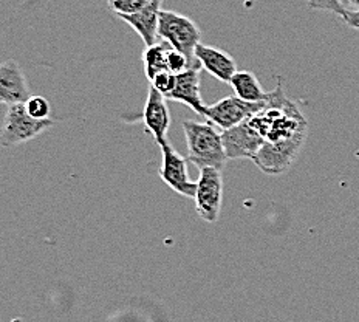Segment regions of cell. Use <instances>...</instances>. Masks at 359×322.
<instances>
[{"label": "cell", "mask_w": 359, "mask_h": 322, "mask_svg": "<svg viewBox=\"0 0 359 322\" xmlns=\"http://www.w3.org/2000/svg\"><path fill=\"white\" fill-rule=\"evenodd\" d=\"M200 81H201V65L191 67L182 74H177V84L166 100L183 102L191 107L196 114L203 116L206 110V104L203 102L200 93Z\"/></svg>", "instance_id": "7c38bea8"}, {"label": "cell", "mask_w": 359, "mask_h": 322, "mask_svg": "<svg viewBox=\"0 0 359 322\" xmlns=\"http://www.w3.org/2000/svg\"><path fill=\"white\" fill-rule=\"evenodd\" d=\"M342 20H344V24H346L347 27L353 28V29H359V11L344 13Z\"/></svg>", "instance_id": "ffe728a7"}, {"label": "cell", "mask_w": 359, "mask_h": 322, "mask_svg": "<svg viewBox=\"0 0 359 322\" xmlns=\"http://www.w3.org/2000/svg\"><path fill=\"white\" fill-rule=\"evenodd\" d=\"M158 33L160 39L169 42L174 48L183 51L192 61H197L196 48L198 43H201V32L192 19L175 11L161 10Z\"/></svg>", "instance_id": "277c9868"}, {"label": "cell", "mask_w": 359, "mask_h": 322, "mask_svg": "<svg viewBox=\"0 0 359 322\" xmlns=\"http://www.w3.org/2000/svg\"><path fill=\"white\" fill-rule=\"evenodd\" d=\"M152 0H107L109 8L114 11L115 16L119 14H135L144 10Z\"/></svg>", "instance_id": "2e32d148"}, {"label": "cell", "mask_w": 359, "mask_h": 322, "mask_svg": "<svg viewBox=\"0 0 359 322\" xmlns=\"http://www.w3.org/2000/svg\"><path fill=\"white\" fill-rule=\"evenodd\" d=\"M229 84L234 90V95L243 101L264 102L269 96V92H265L256 74L250 70H238Z\"/></svg>", "instance_id": "5bb4252c"}, {"label": "cell", "mask_w": 359, "mask_h": 322, "mask_svg": "<svg viewBox=\"0 0 359 322\" xmlns=\"http://www.w3.org/2000/svg\"><path fill=\"white\" fill-rule=\"evenodd\" d=\"M341 4L342 10L346 13H355L359 11V0H338Z\"/></svg>", "instance_id": "44dd1931"}, {"label": "cell", "mask_w": 359, "mask_h": 322, "mask_svg": "<svg viewBox=\"0 0 359 322\" xmlns=\"http://www.w3.org/2000/svg\"><path fill=\"white\" fill-rule=\"evenodd\" d=\"M143 119L146 124V129L152 133L155 143L160 147L168 143V132L170 127V112L168 107L166 96H163L160 92L149 86L147 100L144 104V109L141 112L140 116H135L133 119Z\"/></svg>", "instance_id": "ba28073f"}, {"label": "cell", "mask_w": 359, "mask_h": 322, "mask_svg": "<svg viewBox=\"0 0 359 322\" xmlns=\"http://www.w3.org/2000/svg\"><path fill=\"white\" fill-rule=\"evenodd\" d=\"M172 45L166 41L160 39L155 45L146 47L143 53V64L146 78L151 81L156 73L168 70V51Z\"/></svg>", "instance_id": "9a60e30c"}, {"label": "cell", "mask_w": 359, "mask_h": 322, "mask_svg": "<svg viewBox=\"0 0 359 322\" xmlns=\"http://www.w3.org/2000/svg\"><path fill=\"white\" fill-rule=\"evenodd\" d=\"M55 119H37L28 114L25 104H13L6 106L2 126V140L4 147L24 145L29 140H34L47 132L55 126Z\"/></svg>", "instance_id": "3957f363"}, {"label": "cell", "mask_w": 359, "mask_h": 322, "mask_svg": "<svg viewBox=\"0 0 359 322\" xmlns=\"http://www.w3.org/2000/svg\"><path fill=\"white\" fill-rule=\"evenodd\" d=\"M223 143L229 160H254V156L257 155L262 145H264V140L246 119L245 123L238 124L234 129L223 132Z\"/></svg>", "instance_id": "9c48e42d"}, {"label": "cell", "mask_w": 359, "mask_h": 322, "mask_svg": "<svg viewBox=\"0 0 359 322\" xmlns=\"http://www.w3.org/2000/svg\"><path fill=\"white\" fill-rule=\"evenodd\" d=\"M196 59L208 73L222 82H231L234 74L238 72L236 59L226 51L220 48L209 47L205 43H198L196 48Z\"/></svg>", "instance_id": "4fadbf2b"}, {"label": "cell", "mask_w": 359, "mask_h": 322, "mask_svg": "<svg viewBox=\"0 0 359 322\" xmlns=\"http://www.w3.org/2000/svg\"><path fill=\"white\" fill-rule=\"evenodd\" d=\"M183 132L188 143V160L198 169L214 168L223 170L229 160L223 143V132L209 121H183Z\"/></svg>", "instance_id": "7a4b0ae2"}, {"label": "cell", "mask_w": 359, "mask_h": 322, "mask_svg": "<svg viewBox=\"0 0 359 322\" xmlns=\"http://www.w3.org/2000/svg\"><path fill=\"white\" fill-rule=\"evenodd\" d=\"M32 93L24 72L16 61H5L0 67V101L4 106L25 104Z\"/></svg>", "instance_id": "30bf717a"}, {"label": "cell", "mask_w": 359, "mask_h": 322, "mask_svg": "<svg viewBox=\"0 0 359 322\" xmlns=\"http://www.w3.org/2000/svg\"><path fill=\"white\" fill-rule=\"evenodd\" d=\"M223 196L222 170L214 168L200 169L196 191V209L200 219L208 223H215L220 217Z\"/></svg>", "instance_id": "8992f818"}, {"label": "cell", "mask_w": 359, "mask_h": 322, "mask_svg": "<svg viewBox=\"0 0 359 322\" xmlns=\"http://www.w3.org/2000/svg\"><path fill=\"white\" fill-rule=\"evenodd\" d=\"M25 107L28 114L37 118V119H48L51 114L50 102L43 98V96H33L25 102Z\"/></svg>", "instance_id": "ac0fdd59"}, {"label": "cell", "mask_w": 359, "mask_h": 322, "mask_svg": "<svg viewBox=\"0 0 359 322\" xmlns=\"http://www.w3.org/2000/svg\"><path fill=\"white\" fill-rule=\"evenodd\" d=\"M266 101L264 102H248L238 98V96H226L220 101H217L211 106H206L205 118L209 123L219 127L222 132L234 129L238 124L245 123L246 119L252 118L264 109Z\"/></svg>", "instance_id": "5b68a950"}, {"label": "cell", "mask_w": 359, "mask_h": 322, "mask_svg": "<svg viewBox=\"0 0 359 322\" xmlns=\"http://www.w3.org/2000/svg\"><path fill=\"white\" fill-rule=\"evenodd\" d=\"M151 82V86L156 90V92H160L163 96H168L174 92L175 84H177V74L170 73L169 70H164L156 73L155 76L149 81Z\"/></svg>", "instance_id": "e0dca14e"}, {"label": "cell", "mask_w": 359, "mask_h": 322, "mask_svg": "<svg viewBox=\"0 0 359 322\" xmlns=\"http://www.w3.org/2000/svg\"><path fill=\"white\" fill-rule=\"evenodd\" d=\"M161 168H160V178L166 183L172 191L183 197L194 199L197 191V182H192L188 174V161L184 156L177 152L174 147L169 145L161 146Z\"/></svg>", "instance_id": "52a82bcc"}, {"label": "cell", "mask_w": 359, "mask_h": 322, "mask_svg": "<svg viewBox=\"0 0 359 322\" xmlns=\"http://www.w3.org/2000/svg\"><path fill=\"white\" fill-rule=\"evenodd\" d=\"M309 8L316 10V11H328V13H334L338 16H344V11L341 4L338 0H309Z\"/></svg>", "instance_id": "d6986e66"}, {"label": "cell", "mask_w": 359, "mask_h": 322, "mask_svg": "<svg viewBox=\"0 0 359 322\" xmlns=\"http://www.w3.org/2000/svg\"><path fill=\"white\" fill-rule=\"evenodd\" d=\"M248 121L264 140L254 164L268 175H280L288 170L305 145L309 123L283 92L282 78H278V86L269 92L264 109Z\"/></svg>", "instance_id": "6da1fadb"}, {"label": "cell", "mask_w": 359, "mask_h": 322, "mask_svg": "<svg viewBox=\"0 0 359 322\" xmlns=\"http://www.w3.org/2000/svg\"><path fill=\"white\" fill-rule=\"evenodd\" d=\"M163 0H152L144 10L135 14H119L116 16L126 22L137 33L146 47H151L160 41V14Z\"/></svg>", "instance_id": "8fae6325"}]
</instances>
